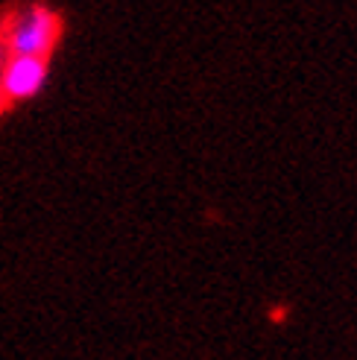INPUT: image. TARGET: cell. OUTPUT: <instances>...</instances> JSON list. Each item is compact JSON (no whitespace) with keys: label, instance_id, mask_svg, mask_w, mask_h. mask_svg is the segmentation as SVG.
Masks as SVG:
<instances>
[{"label":"cell","instance_id":"obj_2","mask_svg":"<svg viewBox=\"0 0 357 360\" xmlns=\"http://www.w3.org/2000/svg\"><path fill=\"white\" fill-rule=\"evenodd\" d=\"M47 82V59L12 56L0 70V94L12 103L32 100Z\"/></svg>","mask_w":357,"mask_h":360},{"label":"cell","instance_id":"obj_1","mask_svg":"<svg viewBox=\"0 0 357 360\" xmlns=\"http://www.w3.org/2000/svg\"><path fill=\"white\" fill-rule=\"evenodd\" d=\"M59 15L47 6H32L24 15L15 18V24L6 32V50L12 56H32V59H47L59 39Z\"/></svg>","mask_w":357,"mask_h":360}]
</instances>
